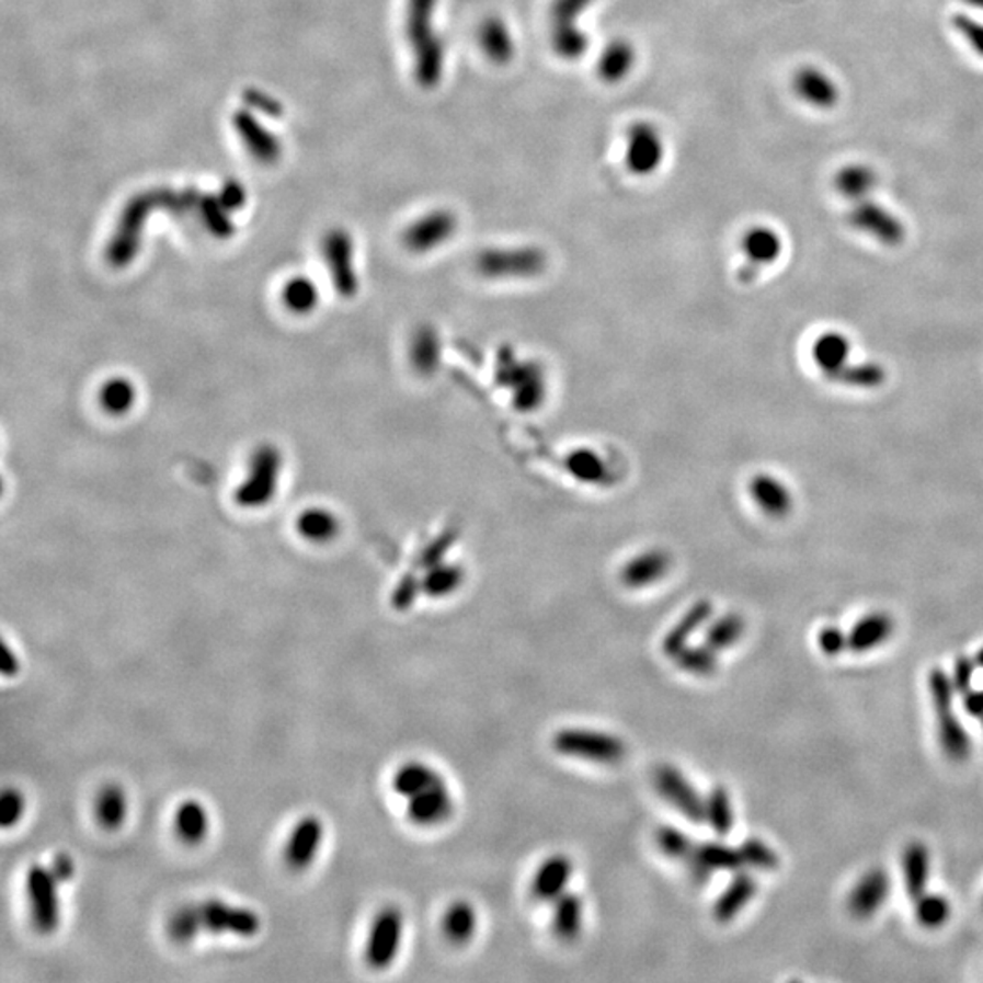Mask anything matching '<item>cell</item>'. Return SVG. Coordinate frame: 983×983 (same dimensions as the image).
<instances>
[{"instance_id":"1","label":"cell","mask_w":983,"mask_h":983,"mask_svg":"<svg viewBox=\"0 0 983 983\" xmlns=\"http://www.w3.org/2000/svg\"><path fill=\"white\" fill-rule=\"evenodd\" d=\"M439 0H409L407 37L414 52L415 79L420 87L432 90L445 73V43L434 27Z\"/></svg>"},{"instance_id":"2","label":"cell","mask_w":983,"mask_h":983,"mask_svg":"<svg viewBox=\"0 0 983 983\" xmlns=\"http://www.w3.org/2000/svg\"><path fill=\"white\" fill-rule=\"evenodd\" d=\"M930 704L936 716V729H938V742L947 758L952 762H963L971 756L973 743L962 721L955 712V685L946 671L933 668L927 677Z\"/></svg>"},{"instance_id":"3","label":"cell","mask_w":983,"mask_h":983,"mask_svg":"<svg viewBox=\"0 0 983 983\" xmlns=\"http://www.w3.org/2000/svg\"><path fill=\"white\" fill-rule=\"evenodd\" d=\"M498 382L508 388L512 404L519 412H536L547 401L548 382L544 366L536 361L517 359L514 350H506L498 359Z\"/></svg>"},{"instance_id":"4","label":"cell","mask_w":983,"mask_h":983,"mask_svg":"<svg viewBox=\"0 0 983 983\" xmlns=\"http://www.w3.org/2000/svg\"><path fill=\"white\" fill-rule=\"evenodd\" d=\"M547 266V253L538 247L489 248L476 258V270L487 279H533Z\"/></svg>"},{"instance_id":"5","label":"cell","mask_w":983,"mask_h":983,"mask_svg":"<svg viewBox=\"0 0 983 983\" xmlns=\"http://www.w3.org/2000/svg\"><path fill=\"white\" fill-rule=\"evenodd\" d=\"M552 747L563 756L596 764H618L627 753L625 743L618 736L588 729H563L556 732Z\"/></svg>"},{"instance_id":"6","label":"cell","mask_w":983,"mask_h":983,"mask_svg":"<svg viewBox=\"0 0 983 983\" xmlns=\"http://www.w3.org/2000/svg\"><path fill=\"white\" fill-rule=\"evenodd\" d=\"M283 459L274 446L264 445L252 456L247 481L237 490L236 500L247 508L264 506L274 498L279 483Z\"/></svg>"},{"instance_id":"7","label":"cell","mask_w":983,"mask_h":983,"mask_svg":"<svg viewBox=\"0 0 983 983\" xmlns=\"http://www.w3.org/2000/svg\"><path fill=\"white\" fill-rule=\"evenodd\" d=\"M59 881L48 867L32 866L26 875V894L33 925L43 935H52L60 924Z\"/></svg>"},{"instance_id":"8","label":"cell","mask_w":983,"mask_h":983,"mask_svg":"<svg viewBox=\"0 0 983 983\" xmlns=\"http://www.w3.org/2000/svg\"><path fill=\"white\" fill-rule=\"evenodd\" d=\"M847 220L855 230L872 237L883 247H900L907 236L902 220L898 219L891 210H887L885 206L878 205L875 201H856L847 214Z\"/></svg>"},{"instance_id":"9","label":"cell","mask_w":983,"mask_h":983,"mask_svg":"<svg viewBox=\"0 0 983 983\" xmlns=\"http://www.w3.org/2000/svg\"><path fill=\"white\" fill-rule=\"evenodd\" d=\"M403 940V914L396 907H385L377 913L366 941V962L374 969H387L398 958Z\"/></svg>"},{"instance_id":"10","label":"cell","mask_w":983,"mask_h":983,"mask_svg":"<svg viewBox=\"0 0 983 983\" xmlns=\"http://www.w3.org/2000/svg\"><path fill=\"white\" fill-rule=\"evenodd\" d=\"M665 159V142L654 124L635 123L627 132L625 162L635 175L647 178L661 167Z\"/></svg>"},{"instance_id":"11","label":"cell","mask_w":983,"mask_h":983,"mask_svg":"<svg viewBox=\"0 0 983 983\" xmlns=\"http://www.w3.org/2000/svg\"><path fill=\"white\" fill-rule=\"evenodd\" d=\"M654 784L660 795L676 807V811L682 812L687 820L693 823H704L707 820V803L676 767L660 765L655 768Z\"/></svg>"},{"instance_id":"12","label":"cell","mask_w":983,"mask_h":983,"mask_svg":"<svg viewBox=\"0 0 983 983\" xmlns=\"http://www.w3.org/2000/svg\"><path fill=\"white\" fill-rule=\"evenodd\" d=\"M459 228V219L450 210L431 212L426 216L414 220L403 231V244L412 253H428L443 247L456 236Z\"/></svg>"},{"instance_id":"13","label":"cell","mask_w":983,"mask_h":983,"mask_svg":"<svg viewBox=\"0 0 983 983\" xmlns=\"http://www.w3.org/2000/svg\"><path fill=\"white\" fill-rule=\"evenodd\" d=\"M203 927L210 933H230V935L252 938L261 930V919L250 908L233 907L220 900H208L201 903Z\"/></svg>"},{"instance_id":"14","label":"cell","mask_w":983,"mask_h":983,"mask_svg":"<svg viewBox=\"0 0 983 983\" xmlns=\"http://www.w3.org/2000/svg\"><path fill=\"white\" fill-rule=\"evenodd\" d=\"M742 248L748 264L742 268L743 283H751L759 275V270L778 261L784 252V242L778 231L768 226H754L743 236Z\"/></svg>"},{"instance_id":"15","label":"cell","mask_w":983,"mask_h":983,"mask_svg":"<svg viewBox=\"0 0 983 983\" xmlns=\"http://www.w3.org/2000/svg\"><path fill=\"white\" fill-rule=\"evenodd\" d=\"M891 894V878L883 869H871L856 881L847 907L856 919H869L885 905Z\"/></svg>"},{"instance_id":"16","label":"cell","mask_w":983,"mask_h":983,"mask_svg":"<svg viewBox=\"0 0 983 983\" xmlns=\"http://www.w3.org/2000/svg\"><path fill=\"white\" fill-rule=\"evenodd\" d=\"M324 825L318 816H305L299 820L290 838L286 842V866L294 871H305L312 866L318 856L319 847L323 844Z\"/></svg>"},{"instance_id":"17","label":"cell","mask_w":983,"mask_h":983,"mask_svg":"<svg viewBox=\"0 0 983 983\" xmlns=\"http://www.w3.org/2000/svg\"><path fill=\"white\" fill-rule=\"evenodd\" d=\"M672 567V558L661 548L636 553L619 570V581L627 588H645L663 580Z\"/></svg>"},{"instance_id":"18","label":"cell","mask_w":983,"mask_h":983,"mask_svg":"<svg viewBox=\"0 0 983 983\" xmlns=\"http://www.w3.org/2000/svg\"><path fill=\"white\" fill-rule=\"evenodd\" d=\"M792 88L798 99L812 108L831 110L838 104L836 82L816 66H803L792 77Z\"/></svg>"},{"instance_id":"19","label":"cell","mask_w":983,"mask_h":983,"mask_svg":"<svg viewBox=\"0 0 983 983\" xmlns=\"http://www.w3.org/2000/svg\"><path fill=\"white\" fill-rule=\"evenodd\" d=\"M324 253L338 290L343 296H354L357 292V275L354 268L352 239L344 231H332L324 242Z\"/></svg>"},{"instance_id":"20","label":"cell","mask_w":983,"mask_h":983,"mask_svg":"<svg viewBox=\"0 0 983 983\" xmlns=\"http://www.w3.org/2000/svg\"><path fill=\"white\" fill-rule=\"evenodd\" d=\"M748 494L759 511L774 519L789 516L795 506V498L789 487L773 473H756L748 483Z\"/></svg>"},{"instance_id":"21","label":"cell","mask_w":983,"mask_h":983,"mask_svg":"<svg viewBox=\"0 0 983 983\" xmlns=\"http://www.w3.org/2000/svg\"><path fill=\"white\" fill-rule=\"evenodd\" d=\"M690 871H693L694 880L704 883L709 878L710 872H738L743 864L740 847H729V845L720 844V842H707L701 844L694 850Z\"/></svg>"},{"instance_id":"22","label":"cell","mask_w":983,"mask_h":983,"mask_svg":"<svg viewBox=\"0 0 983 983\" xmlns=\"http://www.w3.org/2000/svg\"><path fill=\"white\" fill-rule=\"evenodd\" d=\"M572 872H574V866L569 856L553 855L547 858L533 878L530 892H533L534 900L545 903L556 902L561 894L567 892Z\"/></svg>"},{"instance_id":"23","label":"cell","mask_w":983,"mask_h":983,"mask_svg":"<svg viewBox=\"0 0 983 983\" xmlns=\"http://www.w3.org/2000/svg\"><path fill=\"white\" fill-rule=\"evenodd\" d=\"M409 818L421 827H434L445 823L454 812V801L446 785H439L434 789L425 790L421 795L412 796L409 801Z\"/></svg>"},{"instance_id":"24","label":"cell","mask_w":983,"mask_h":983,"mask_svg":"<svg viewBox=\"0 0 983 983\" xmlns=\"http://www.w3.org/2000/svg\"><path fill=\"white\" fill-rule=\"evenodd\" d=\"M758 892V881L751 872H736L731 883L725 887V891L721 892L720 898L716 900L712 916L720 924H729L753 902V898Z\"/></svg>"},{"instance_id":"25","label":"cell","mask_w":983,"mask_h":983,"mask_svg":"<svg viewBox=\"0 0 983 983\" xmlns=\"http://www.w3.org/2000/svg\"><path fill=\"white\" fill-rule=\"evenodd\" d=\"M894 632V619L885 613H871L858 619L849 635V651L867 654L883 645Z\"/></svg>"},{"instance_id":"26","label":"cell","mask_w":983,"mask_h":983,"mask_svg":"<svg viewBox=\"0 0 983 983\" xmlns=\"http://www.w3.org/2000/svg\"><path fill=\"white\" fill-rule=\"evenodd\" d=\"M712 613H715V607H712V603L709 599L694 603L693 607L688 608L687 614L663 638V643H661L663 654L666 658H676L688 645V641L693 638L694 632H698L712 618Z\"/></svg>"},{"instance_id":"27","label":"cell","mask_w":983,"mask_h":983,"mask_svg":"<svg viewBox=\"0 0 983 983\" xmlns=\"http://www.w3.org/2000/svg\"><path fill=\"white\" fill-rule=\"evenodd\" d=\"M479 44L494 65H508L516 55V41L512 37L511 27L500 16L484 19L479 27Z\"/></svg>"},{"instance_id":"28","label":"cell","mask_w":983,"mask_h":983,"mask_svg":"<svg viewBox=\"0 0 983 983\" xmlns=\"http://www.w3.org/2000/svg\"><path fill=\"white\" fill-rule=\"evenodd\" d=\"M930 855L927 845L911 842L902 853L903 885L911 900L922 896L929 885Z\"/></svg>"},{"instance_id":"29","label":"cell","mask_w":983,"mask_h":983,"mask_svg":"<svg viewBox=\"0 0 983 983\" xmlns=\"http://www.w3.org/2000/svg\"><path fill=\"white\" fill-rule=\"evenodd\" d=\"M636 48L629 41L618 38L614 43L608 44L603 49L602 57L597 60V76L608 84L624 81L625 77L630 76V71L635 70Z\"/></svg>"},{"instance_id":"30","label":"cell","mask_w":983,"mask_h":983,"mask_svg":"<svg viewBox=\"0 0 983 983\" xmlns=\"http://www.w3.org/2000/svg\"><path fill=\"white\" fill-rule=\"evenodd\" d=\"M811 354L823 376H831L849 361V338L839 332L822 333L812 344Z\"/></svg>"},{"instance_id":"31","label":"cell","mask_w":983,"mask_h":983,"mask_svg":"<svg viewBox=\"0 0 983 983\" xmlns=\"http://www.w3.org/2000/svg\"><path fill=\"white\" fill-rule=\"evenodd\" d=\"M583 927V902L574 892H564L553 902L552 930L564 944L574 941Z\"/></svg>"},{"instance_id":"32","label":"cell","mask_w":983,"mask_h":983,"mask_svg":"<svg viewBox=\"0 0 983 983\" xmlns=\"http://www.w3.org/2000/svg\"><path fill=\"white\" fill-rule=\"evenodd\" d=\"M834 186L844 199L856 203V201L867 199L872 190L878 186V173L869 164H860V162L847 164L836 173Z\"/></svg>"},{"instance_id":"33","label":"cell","mask_w":983,"mask_h":983,"mask_svg":"<svg viewBox=\"0 0 983 983\" xmlns=\"http://www.w3.org/2000/svg\"><path fill=\"white\" fill-rule=\"evenodd\" d=\"M175 831L184 844H201L210 831V816L206 807L197 800L183 801L175 812Z\"/></svg>"},{"instance_id":"34","label":"cell","mask_w":983,"mask_h":983,"mask_svg":"<svg viewBox=\"0 0 983 983\" xmlns=\"http://www.w3.org/2000/svg\"><path fill=\"white\" fill-rule=\"evenodd\" d=\"M441 929L452 946H465L478 929V914L468 902H454L446 908Z\"/></svg>"},{"instance_id":"35","label":"cell","mask_w":983,"mask_h":983,"mask_svg":"<svg viewBox=\"0 0 983 983\" xmlns=\"http://www.w3.org/2000/svg\"><path fill=\"white\" fill-rule=\"evenodd\" d=\"M439 785H445L443 778H441V774H437L434 768L428 767V765L420 764V762H410V764H404L403 767L399 768L396 776H393L392 787L399 796H404V798H412V796L421 795V792H425V790L434 789V787H439Z\"/></svg>"},{"instance_id":"36","label":"cell","mask_w":983,"mask_h":983,"mask_svg":"<svg viewBox=\"0 0 983 983\" xmlns=\"http://www.w3.org/2000/svg\"><path fill=\"white\" fill-rule=\"evenodd\" d=\"M341 530L339 517L323 506H312L297 519V533L312 544H328Z\"/></svg>"},{"instance_id":"37","label":"cell","mask_w":983,"mask_h":983,"mask_svg":"<svg viewBox=\"0 0 983 983\" xmlns=\"http://www.w3.org/2000/svg\"><path fill=\"white\" fill-rule=\"evenodd\" d=\"M410 357H412V365L421 376H432L439 368V333L432 327L420 328L412 338Z\"/></svg>"},{"instance_id":"38","label":"cell","mask_w":983,"mask_h":983,"mask_svg":"<svg viewBox=\"0 0 983 983\" xmlns=\"http://www.w3.org/2000/svg\"><path fill=\"white\" fill-rule=\"evenodd\" d=\"M137 403V388L128 377L115 376L99 390V404L110 415L128 414Z\"/></svg>"},{"instance_id":"39","label":"cell","mask_w":983,"mask_h":983,"mask_svg":"<svg viewBox=\"0 0 983 983\" xmlns=\"http://www.w3.org/2000/svg\"><path fill=\"white\" fill-rule=\"evenodd\" d=\"M95 814L106 831L123 827L124 820L128 816V800L121 785L110 784L103 787L95 801Z\"/></svg>"},{"instance_id":"40","label":"cell","mask_w":983,"mask_h":983,"mask_svg":"<svg viewBox=\"0 0 983 983\" xmlns=\"http://www.w3.org/2000/svg\"><path fill=\"white\" fill-rule=\"evenodd\" d=\"M567 470L581 483L599 484L608 478L607 461L592 448H580L567 456Z\"/></svg>"},{"instance_id":"41","label":"cell","mask_w":983,"mask_h":983,"mask_svg":"<svg viewBox=\"0 0 983 983\" xmlns=\"http://www.w3.org/2000/svg\"><path fill=\"white\" fill-rule=\"evenodd\" d=\"M827 379L845 387L875 390L887 381V372L880 363H858V365L847 363L827 376Z\"/></svg>"},{"instance_id":"42","label":"cell","mask_w":983,"mask_h":983,"mask_svg":"<svg viewBox=\"0 0 983 983\" xmlns=\"http://www.w3.org/2000/svg\"><path fill=\"white\" fill-rule=\"evenodd\" d=\"M745 630H747V624L742 614L727 613L709 625L707 635H705V643L716 652L725 651L742 640Z\"/></svg>"},{"instance_id":"43","label":"cell","mask_w":983,"mask_h":983,"mask_svg":"<svg viewBox=\"0 0 983 983\" xmlns=\"http://www.w3.org/2000/svg\"><path fill=\"white\" fill-rule=\"evenodd\" d=\"M951 902L938 892H925L914 900V918L924 929H941L951 918Z\"/></svg>"},{"instance_id":"44","label":"cell","mask_w":983,"mask_h":983,"mask_svg":"<svg viewBox=\"0 0 983 983\" xmlns=\"http://www.w3.org/2000/svg\"><path fill=\"white\" fill-rule=\"evenodd\" d=\"M707 820L718 836H727L734 828V807L731 792L723 785H716L707 796Z\"/></svg>"},{"instance_id":"45","label":"cell","mask_w":983,"mask_h":983,"mask_svg":"<svg viewBox=\"0 0 983 983\" xmlns=\"http://www.w3.org/2000/svg\"><path fill=\"white\" fill-rule=\"evenodd\" d=\"M465 581V570L459 564H434L426 572L425 578L421 580V586L426 596L445 597L450 596L462 585Z\"/></svg>"},{"instance_id":"46","label":"cell","mask_w":983,"mask_h":983,"mask_svg":"<svg viewBox=\"0 0 983 983\" xmlns=\"http://www.w3.org/2000/svg\"><path fill=\"white\" fill-rule=\"evenodd\" d=\"M550 44L553 54L564 60H578L588 52L591 38L575 26H550Z\"/></svg>"},{"instance_id":"47","label":"cell","mask_w":983,"mask_h":983,"mask_svg":"<svg viewBox=\"0 0 983 983\" xmlns=\"http://www.w3.org/2000/svg\"><path fill=\"white\" fill-rule=\"evenodd\" d=\"M283 302L292 313L305 316L318 308L319 290L310 277H294L283 288Z\"/></svg>"},{"instance_id":"48","label":"cell","mask_w":983,"mask_h":983,"mask_svg":"<svg viewBox=\"0 0 983 983\" xmlns=\"http://www.w3.org/2000/svg\"><path fill=\"white\" fill-rule=\"evenodd\" d=\"M674 660L682 671L694 674V676H710L718 671V652L710 649L707 643L705 645H687Z\"/></svg>"},{"instance_id":"49","label":"cell","mask_w":983,"mask_h":983,"mask_svg":"<svg viewBox=\"0 0 983 983\" xmlns=\"http://www.w3.org/2000/svg\"><path fill=\"white\" fill-rule=\"evenodd\" d=\"M655 844L660 847L661 853L672 858V860L690 861L693 860L694 850H696V845L693 844V839L688 838L687 834L682 833L679 828L668 827V825L658 828Z\"/></svg>"},{"instance_id":"50","label":"cell","mask_w":983,"mask_h":983,"mask_svg":"<svg viewBox=\"0 0 983 983\" xmlns=\"http://www.w3.org/2000/svg\"><path fill=\"white\" fill-rule=\"evenodd\" d=\"M201 929H205V927H203L199 905H184L173 913L170 924H168L170 936L179 944H188L194 940Z\"/></svg>"},{"instance_id":"51","label":"cell","mask_w":983,"mask_h":983,"mask_svg":"<svg viewBox=\"0 0 983 983\" xmlns=\"http://www.w3.org/2000/svg\"><path fill=\"white\" fill-rule=\"evenodd\" d=\"M743 864L756 871L773 872L779 867V856L764 839L748 838L740 845Z\"/></svg>"},{"instance_id":"52","label":"cell","mask_w":983,"mask_h":983,"mask_svg":"<svg viewBox=\"0 0 983 983\" xmlns=\"http://www.w3.org/2000/svg\"><path fill=\"white\" fill-rule=\"evenodd\" d=\"M592 4L594 0H553L550 5V26H575L578 16Z\"/></svg>"},{"instance_id":"53","label":"cell","mask_w":983,"mask_h":983,"mask_svg":"<svg viewBox=\"0 0 983 983\" xmlns=\"http://www.w3.org/2000/svg\"><path fill=\"white\" fill-rule=\"evenodd\" d=\"M24 809H26V801H24L21 790L11 789V787L2 790V798H0V825L4 828L15 827L16 823L21 822V818L24 816Z\"/></svg>"},{"instance_id":"54","label":"cell","mask_w":983,"mask_h":983,"mask_svg":"<svg viewBox=\"0 0 983 983\" xmlns=\"http://www.w3.org/2000/svg\"><path fill=\"white\" fill-rule=\"evenodd\" d=\"M952 26L957 30L963 38H965V43L971 46L974 54L979 55L983 59V24L982 22L974 21L971 16L965 15V13H957V15H952Z\"/></svg>"},{"instance_id":"55","label":"cell","mask_w":983,"mask_h":983,"mask_svg":"<svg viewBox=\"0 0 983 983\" xmlns=\"http://www.w3.org/2000/svg\"><path fill=\"white\" fill-rule=\"evenodd\" d=\"M818 647L823 654L836 658V655L849 651V635L836 625H827L818 632Z\"/></svg>"},{"instance_id":"56","label":"cell","mask_w":983,"mask_h":983,"mask_svg":"<svg viewBox=\"0 0 983 983\" xmlns=\"http://www.w3.org/2000/svg\"><path fill=\"white\" fill-rule=\"evenodd\" d=\"M420 592H423L421 581L414 574L404 575L403 580L399 581V585L396 586V591H393L392 607L396 610H409L414 605L415 597H418Z\"/></svg>"},{"instance_id":"57","label":"cell","mask_w":983,"mask_h":983,"mask_svg":"<svg viewBox=\"0 0 983 983\" xmlns=\"http://www.w3.org/2000/svg\"><path fill=\"white\" fill-rule=\"evenodd\" d=\"M976 666H979L976 661L971 660L968 655H958L951 676L957 694H962L963 696V694L969 693L973 688L974 668Z\"/></svg>"},{"instance_id":"58","label":"cell","mask_w":983,"mask_h":983,"mask_svg":"<svg viewBox=\"0 0 983 983\" xmlns=\"http://www.w3.org/2000/svg\"><path fill=\"white\" fill-rule=\"evenodd\" d=\"M452 544H454V536H450V534H446L443 538L434 541L431 547L426 548L423 556H421V564L426 567V569H431L434 564L441 563V561H443V556H445L446 550L450 548Z\"/></svg>"},{"instance_id":"59","label":"cell","mask_w":983,"mask_h":983,"mask_svg":"<svg viewBox=\"0 0 983 983\" xmlns=\"http://www.w3.org/2000/svg\"><path fill=\"white\" fill-rule=\"evenodd\" d=\"M49 871L54 872L59 883H62V881L70 880L73 872H76V866H73V860H71L70 856L57 855L54 858V864L49 867Z\"/></svg>"},{"instance_id":"60","label":"cell","mask_w":983,"mask_h":983,"mask_svg":"<svg viewBox=\"0 0 983 983\" xmlns=\"http://www.w3.org/2000/svg\"><path fill=\"white\" fill-rule=\"evenodd\" d=\"M963 709L973 718H983V688H971L963 694Z\"/></svg>"},{"instance_id":"61","label":"cell","mask_w":983,"mask_h":983,"mask_svg":"<svg viewBox=\"0 0 983 983\" xmlns=\"http://www.w3.org/2000/svg\"><path fill=\"white\" fill-rule=\"evenodd\" d=\"M19 671H21V663H19V658H16L13 649H11L8 643H4V645H2V660H0V672H2V676H16V674H19Z\"/></svg>"},{"instance_id":"62","label":"cell","mask_w":983,"mask_h":983,"mask_svg":"<svg viewBox=\"0 0 983 983\" xmlns=\"http://www.w3.org/2000/svg\"><path fill=\"white\" fill-rule=\"evenodd\" d=\"M963 2L974 8V10L983 11V0H963Z\"/></svg>"},{"instance_id":"63","label":"cell","mask_w":983,"mask_h":983,"mask_svg":"<svg viewBox=\"0 0 983 983\" xmlns=\"http://www.w3.org/2000/svg\"><path fill=\"white\" fill-rule=\"evenodd\" d=\"M974 661H976V665L982 666V668H983V647H982V649H980L979 654H976V658H974Z\"/></svg>"},{"instance_id":"64","label":"cell","mask_w":983,"mask_h":983,"mask_svg":"<svg viewBox=\"0 0 983 983\" xmlns=\"http://www.w3.org/2000/svg\"><path fill=\"white\" fill-rule=\"evenodd\" d=\"M982 723H983V718H982Z\"/></svg>"}]
</instances>
